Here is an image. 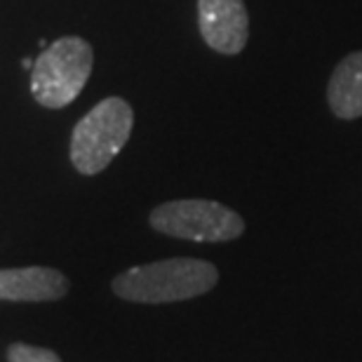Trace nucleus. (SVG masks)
<instances>
[{
  "mask_svg": "<svg viewBox=\"0 0 362 362\" xmlns=\"http://www.w3.org/2000/svg\"><path fill=\"white\" fill-rule=\"evenodd\" d=\"M158 233L193 243H228L243 235L245 221L230 207L214 200H172L148 216Z\"/></svg>",
  "mask_w": 362,
  "mask_h": 362,
  "instance_id": "20e7f679",
  "label": "nucleus"
},
{
  "mask_svg": "<svg viewBox=\"0 0 362 362\" xmlns=\"http://www.w3.org/2000/svg\"><path fill=\"white\" fill-rule=\"evenodd\" d=\"M134 127V111L125 99L106 97L74 127L71 163L81 175H99L127 144Z\"/></svg>",
  "mask_w": 362,
  "mask_h": 362,
  "instance_id": "f03ea898",
  "label": "nucleus"
},
{
  "mask_svg": "<svg viewBox=\"0 0 362 362\" xmlns=\"http://www.w3.org/2000/svg\"><path fill=\"white\" fill-rule=\"evenodd\" d=\"M69 292V278L47 266L0 269V299L3 301H57Z\"/></svg>",
  "mask_w": 362,
  "mask_h": 362,
  "instance_id": "423d86ee",
  "label": "nucleus"
},
{
  "mask_svg": "<svg viewBox=\"0 0 362 362\" xmlns=\"http://www.w3.org/2000/svg\"><path fill=\"white\" fill-rule=\"evenodd\" d=\"M7 362H62V358L49 349L17 341L7 349Z\"/></svg>",
  "mask_w": 362,
  "mask_h": 362,
  "instance_id": "6e6552de",
  "label": "nucleus"
},
{
  "mask_svg": "<svg viewBox=\"0 0 362 362\" xmlns=\"http://www.w3.org/2000/svg\"><path fill=\"white\" fill-rule=\"evenodd\" d=\"M33 59H24V62H21V66H24V69H33Z\"/></svg>",
  "mask_w": 362,
  "mask_h": 362,
  "instance_id": "1a4fd4ad",
  "label": "nucleus"
},
{
  "mask_svg": "<svg viewBox=\"0 0 362 362\" xmlns=\"http://www.w3.org/2000/svg\"><path fill=\"white\" fill-rule=\"evenodd\" d=\"M94 52L88 40L64 35L47 45L31 69V92L45 108H64L83 92L92 74Z\"/></svg>",
  "mask_w": 362,
  "mask_h": 362,
  "instance_id": "7ed1b4c3",
  "label": "nucleus"
},
{
  "mask_svg": "<svg viewBox=\"0 0 362 362\" xmlns=\"http://www.w3.org/2000/svg\"><path fill=\"white\" fill-rule=\"evenodd\" d=\"M327 101L332 113L341 120L362 115V52L346 54L337 64L327 85Z\"/></svg>",
  "mask_w": 362,
  "mask_h": 362,
  "instance_id": "0eeeda50",
  "label": "nucleus"
},
{
  "mask_svg": "<svg viewBox=\"0 0 362 362\" xmlns=\"http://www.w3.org/2000/svg\"><path fill=\"white\" fill-rule=\"evenodd\" d=\"M219 282L216 266L202 259H165L115 275L113 294L134 303H175L207 294Z\"/></svg>",
  "mask_w": 362,
  "mask_h": 362,
  "instance_id": "f257e3e1",
  "label": "nucleus"
},
{
  "mask_svg": "<svg viewBox=\"0 0 362 362\" xmlns=\"http://www.w3.org/2000/svg\"><path fill=\"white\" fill-rule=\"evenodd\" d=\"M202 40L219 54H240L250 38V17L243 0H198Z\"/></svg>",
  "mask_w": 362,
  "mask_h": 362,
  "instance_id": "39448f33",
  "label": "nucleus"
}]
</instances>
